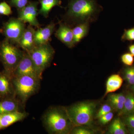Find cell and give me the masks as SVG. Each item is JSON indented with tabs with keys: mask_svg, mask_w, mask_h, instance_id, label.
Returning a JSON list of instances; mask_svg holds the SVG:
<instances>
[{
	"mask_svg": "<svg viewBox=\"0 0 134 134\" xmlns=\"http://www.w3.org/2000/svg\"><path fill=\"white\" fill-rule=\"evenodd\" d=\"M103 8L97 0H69L64 15L65 23L71 26L95 22Z\"/></svg>",
	"mask_w": 134,
	"mask_h": 134,
	"instance_id": "cell-1",
	"label": "cell"
},
{
	"mask_svg": "<svg viewBox=\"0 0 134 134\" xmlns=\"http://www.w3.org/2000/svg\"><path fill=\"white\" fill-rule=\"evenodd\" d=\"M43 124L50 134H66L70 133L74 126L66 109L63 110L56 107H50L42 117Z\"/></svg>",
	"mask_w": 134,
	"mask_h": 134,
	"instance_id": "cell-2",
	"label": "cell"
},
{
	"mask_svg": "<svg viewBox=\"0 0 134 134\" xmlns=\"http://www.w3.org/2000/svg\"><path fill=\"white\" fill-rule=\"evenodd\" d=\"M96 107L93 102H82L65 109L74 126H88L92 121Z\"/></svg>",
	"mask_w": 134,
	"mask_h": 134,
	"instance_id": "cell-3",
	"label": "cell"
},
{
	"mask_svg": "<svg viewBox=\"0 0 134 134\" xmlns=\"http://www.w3.org/2000/svg\"><path fill=\"white\" fill-rule=\"evenodd\" d=\"M23 52L5 39L0 44V59L5 71L12 76L23 58Z\"/></svg>",
	"mask_w": 134,
	"mask_h": 134,
	"instance_id": "cell-4",
	"label": "cell"
},
{
	"mask_svg": "<svg viewBox=\"0 0 134 134\" xmlns=\"http://www.w3.org/2000/svg\"><path fill=\"white\" fill-rule=\"evenodd\" d=\"M12 79L15 94L23 103L36 93L40 86L41 79L31 76H19Z\"/></svg>",
	"mask_w": 134,
	"mask_h": 134,
	"instance_id": "cell-5",
	"label": "cell"
},
{
	"mask_svg": "<svg viewBox=\"0 0 134 134\" xmlns=\"http://www.w3.org/2000/svg\"><path fill=\"white\" fill-rule=\"evenodd\" d=\"M39 73L42 75L50 65L54 54V50L49 43L36 46L30 51L26 52Z\"/></svg>",
	"mask_w": 134,
	"mask_h": 134,
	"instance_id": "cell-6",
	"label": "cell"
},
{
	"mask_svg": "<svg viewBox=\"0 0 134 134\" xmlns=\"http://www.w3.org/2000/svg\"><path fill=\"white\" fill-rule=\"evenodd\" d=\"M25 29V23L19 18H12L5 23L2 31L6 39L12 44H18Z\"/></svg>",
	"mask_w": 134,
	"mask_h": 134,
	"instance_id": "cell-7",
	"label": "cell"
},
{
	"mask_svg": "<svg viewBox=\"0 0 134 134\" xmlns=\"http://www.w3.org/2000/svg\"><path fill=\"white\" fill-rule=\"evenodd\" d=\"M21 75H30L42 79L41 74L32 62L29 54L24 52L23 58L13 74V77Z\"/></svg>",
	"mask_w": 134,
	"mask_h": 134,
	"instance_id": "cell-8",
	"label": "cell"
},
{
	"mask_svg": "<svg viewBox=\"0 0 134 134\" xmlns=\"http://www.w3.org/2000/svg\"><path fill=\"white\" fill-rule=\"evenodd\" d=\"M38 4L37 2H29L24 8L19 10L18 18L25 23H28L30 25L40 28V25L37 18L38 14Z\"/></svg>",
	"mask_w": 134,
	"mask_h": 134,
	"instance_id": "cell-9",
	"label": "cell"
},
{
	"mask_svg": "<svg viewBox=\"0 0 134 134\" xmlns=\"http://www.w3.org/2000/svg\"><path fill=\"white\" fill-rule=\"evenodd\" d=\"M12 78V76L6 71L0 74V97L10 98L15 94Z\"/></svg>",
	"mask_w": 134,
	"mask_h": 134,
	"instance_id": "cell-10",
	"label": "cell"
},
{
	"mask_svg": "<svg viewBox=\"0 0 134 134\" xmlns=\"http://www.w3.org/2000/svg\"><path fill=\"white\" fill-rule=\"evenodd\" d=\"M55 36L69 48H72L75 46L72 29L71 26L67 24L60 22L59 29L55 32Z\"/></svg>",
	"mask_w": 134,
	"mask_h": 134,
	"instance_id": "cell-11",
	"label": "cell"
},
{
	"mask_svg": "<svg viewBox=\"0 0 134 134\" xmlns=\"http://www.w3.org/2000/svg\"><path fill=\"white\" fill-rule=\"evenodd\" d=\"M55 24L52 22L43 28H38L34 33L35 45L43 44L48 43L50 37L55 30Z\"/></svg>",
	"mask_w": 134,
	"mask_h": 134,
	"instance_id": "cell-12",
	"label": "cell"
},
{
	"mask_svg": "<svg viewBox=\"0 0 134 134\" xmlns=\"http://www.w3.org/2000/svg\"><path fill=\"white\" fill-rule=\"evenodd\" d=\"M32 26L29 25L25 29L18 44L26 52L30 51L36 46L34 40L36 30Z\"/></svg>",
	"mask_w": 134,
	"mask_h": 134,
	"instance_id": "cell-13",
	"label": "cell"
},
{
	"mask_svg": "<svg viewBox=\"0 0 134 134\" xmlns=\"http://www.w3.org/2000/svg\"><path fill=\"white\" fill-rule=\"evenodd\" d=\"M27 115L26 113L18 111L2 115L1 129L7 127L15 122L21 121L24 119Z\"/></svg>",
	"mask_w": 134,
	"mask_h": 134,
	"instance_id": "cell-14",
	"label": "cell"
},
{
	"mask_svg": "<svg viewBox=\"0 0 134 134\" xmlns=\"http://www.w3.org/2000/svg\"><path fill=\"white\" fill-rule=\"evenodd\" d=\"M123 82V79L119 74H113L109 77L107 81L104 97L108 93H113L120 89Z\"/></svg>",
	"mask_w": 134,
	"mask_h": 134,
	"instance_id": "cell-15",
	"label": "cell"
},
{
	"mask_svg": "<svg viewBox=\"0 0 134 134\" xmlns=\"http://www.w3.org/2000/svg\"><path fill=\"white\" fill-rule=\"evenodd\" d=\"M19 103L13 98L0 101V114L1 115L18 111Z\"/></svg>",
	"mask_w": 134,
	"mask_h": 134,
	"instance_id": "cell-16",
	"label": "cell"
},
{
	"mask_svg": "<svg viewBox=\"0 0 134 134\" xmlns=\"http://www.w3.org/2000/svg\"><path fill=\"white\" fill-rule=\"evenodd\" d=\"M90 23H83L75 25L72 29L74 42L75 45L79 43L88 33Z\"/></svg>",
	"mask_w": 134,
	"mask_h": 134,
	"instance_id": "cell-17",
	"label": "cell"
},
{
	"mask_svg": "<svg viewBox=\"0 0 134 134\" xmlns=\"http://www.w3.org/2000/svg\"><path fill=\"white\" fill-rule=\"evenodd\" d=\"M41 8L38 11V14L44 17L47 18L50 10L55 6L61 7L62 1L60 0H39Z\"/></svg>",
	"mask_w": 134,
	"mask_h": 134,
	"instance_id": "cell-18",
	"label": "cell"
},
{
	"mask_svg": "<svg viewBox=\"0 0 134 134\" xmlns=\"http://www.w3.org/2000/svg\"><path fill=\"white\" fill-rule=\"evenodd\" d=\"M126 99V96L122 93H117L110 95L108 100L113 108L119 113L123 108Z\"/></svg>",
	"mask_w": 134,
	"mask_h": 134,
	"instance_id": "cell-19",
	"label": "cell"
},
{
	"mask_svg": "<svg viewBox=\"0 0 134 134\" xmlns=\"http://www.w3.org/2000/svg\"><path fill=\"white\" fill-rule=\"evenodd\" d=\"M108 132L110 134H126L127 133L128 130L125 123L118 118L114 120L110 125Z\"/></svg>",
	"mask_w": 134,
	"mask_h": 134,
	"instance_id": "cell-20",
	"label": "cell"
},
{
	"mask_svg": "<svg viewBox=\"0 0 134 134\" xmlns=\"http://www.w3.org/2000/svg\"><path fill=\"white\" fill-rule=\"evenodd\" d=\"M126 97L123 108L119 113L120 115H126L134 113V95L129 93H127Z\"/></svg>",
	"mask_w": 134,
	"mask_h": 134,
	"instance_id": "cell-21",
	"label": "cell"
},
{
	"mask_svg": "<svg viewBox=\"0 0 134 134\" xmlns=\"http://www.w3.org/2000/svg\"><path fill=\"white\" fill-rule=\"evenodd\" d=\"M124 78L129 84H134V65L128 66L123 70Z\"/></svg>",
	"mask_w": 134,
	"mask_h": 134,
	"instance_id": "cell-22",
	"label": "cell"
},
{
	"mask_svg": "<svg viewBox=\"0 0 134 134\" xmlns=\"http://www.w3.org/2000/svg\"><path fill=\"white\" fill-rule=\"evenodd\" d=\"M121 60L123 64L128 66H132L133 64L134 56L130 53H126L121 55Z\"/></svg>",
	"mask_w": 134,
	"mask_h": 134,
	"instance_id": "cell-23",
	"label": "cell"
},
{
	"mask_svg": "<svg viewBox=\"0 0 134 134\" xmlns=\"http://www.w3.org/2000/svg\"><path fill=\"white\" fill-rule=\"evenodd\" d=\"M121 40L122 41H134V27L125 30Z\"/></svg>",
	"mask_w": 134,
	"mask_h": 134,
	"instance_id": "cell-24",
	"label": "cell"
},
{
	"mask_svg": "<svg viewBox=\"0 0 134 134\" xmlns=\"http://www.w3.org/2000/svg\"><path fill=\"white\" fill-rule=\"evenodd\" d=\"M29 0H10V3L18 10L24 8L29 3Z\"/></svg>",
	"mask_w": 134,
	"mask_h": 134,
	"instance_id": "cell-25",
	"label": "cell"
},
{
	"mask_svg": "<svg viewBox=\"0 0 134 134\" xmlns=\"http://www.w3.org/2000/svg\"><path fill=\"white\" fill-rule=\"evenodd\" d=\"M12 13L11 7L5 2L0 3V14L8 16Z\"/></svg>",
	"mask_w": 134,
	"mask_h": 134,
	"instance_id": "cell-26",
	"label": "cell"
},
{
	"mask_svg": "<svg viewBox=\"0 0 134 134\" xmlns=\"http://www.w3.org/2000/svg\"><path fill=\"white\" fill-rule=\"evenodd\" d=\"M112 110V107L110 105L107 104H105L99 110L98 112L96 115V118L99 119L103 115L111 111Z\"/></svg>",
	"mask_w": 134,
	"mask_h": 134,
	"instance_id": "cell-27",
	"label": "cell"
},
{
	"mask_svg": "<svg viewBox=\"0 0 134 134\" xmlns=\"http://www.w3.org/2000/svg\"><path fill=\"white\" fill-rule=\"evenodd\" d=\"M124 122L128 127L134 128V113L126 115Z\"/></svg>",
	"mask_w": 134,
	"mask_h": 134,
	"instance_id": "cell-28",
	"label": "cell"
},
{
	"mask_svg": "<svg viewBox=\"0 0 134 134\" xmlns=\"http://www.w3.org/2000/svg\"><path fill=\"white\" fill-rule=\"evenodd\" d=\"M113 116V113L112 112V111L110 112L99 118V122L102 125H106L111 120Z\"/></svg>",
	"mask_w": 134,
	"mask_h": 134,
	"instance_id": "cell-29",
	"label": "cell"
},
{
	"mask_svg": "<svg viewBox=\"0 0 134 134\" xmlns=\"http://www.w3.org/2000/svg\"><path fill=\"white\" fill-rule=\"evenodd\" d=\"M72 134H92L93 132L91 130L83 128H77L70 132Z\"/></svg>",
	"mask_w": 134,
	"mask_h": 134,
	"instance_id": "cell-30",
	"label": "cell"
},
{
	"mask_svg": "<svg viewBox=\"0 0 134 134\" xmlns=\"http://www.w3.org/2000/svg\"><path fill=\"white\" fill-rule=\"evenodd\" d=\"M128 48L130 53L134 57V44L130 45Z\"/></svg>",
	"mask_w": 134,
	"mask_h": 134,
	"instance_id": "cell-31",
	"label": "cell"
},
{
	"mask_svg": "<svg viewBox=\"0 0 134 134\" xmlns=\"http://www.w3.org/2000/svg\"><path fill=\"white\" fill-rule=\"evenodd\" d=\"M128 132L130 133L134 134V128H129L128 129Z\"/></svg>",
	"mask_w": 134,
	"mask_h": 134,
	"instance_id": "cell-32",
	"label": "cell"
},
{
	"mask_svg": "<svg viewBox=\"0 0 134 134\" xmlns=\"http://www.w3.org/2000/svg\"><path fill=\"white\" fill-rule=\"evenodd\" d=\"M131 88L132 90L134 91V84L133 85H132V86H131Z\"/></svg>",
	"mask_w": 134,
	"mask_h": 134,
	"instance_id": "cell-33",
	"label": "cell"
},
{
	"mask_svg": "<svg viewBox=\"0 0 134 134\" xmlns=\"http://www.w3.org/2000/svg\"><path fill=\"white\" fill-rule=\"evenodd\" d=\"M2 115L0 114V129H1V120Z\"/></svg>",
	"mask_w": 134,
	"mask_h": 134,
	"instance_id": "cell-34",
	"label": "cell"
},
{
	"mask_svg": "<svg viewBox=\"0 0 134 134\" xmlns=\"http://www.w3.org/2000/svg\"><path fill=\"white\" fill-rule=\"evenodd\" d=\"M133 92H134V91H133Z\"/></svg>",
	"mask_w": 134,
	"mask_h": 134,
	"instance_id": "cell-35",
	"label": "cell"
}]
</instances>
